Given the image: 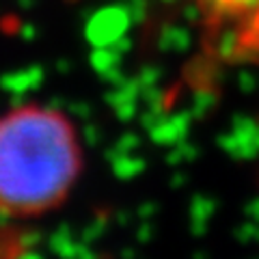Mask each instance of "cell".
Masks as SVG:
<instances>
[{
	"mask_svg": "<svg viewBox=\"0 0 259 259\" xmlns=\"http://www.w3.org/2000/svg\"><path fill=\"white\" fill-rule=\"evenodd\" d=\"M205 18L236 35H250L259 28V0H197Z\"/></svg>",
	"mask_w": 259,
	"mask_h": 259,
	"instance_id": "cell-2",
	"label": "cell"
},
{
	"mask_svg": "<svg viewBox=\"0 0 259 259\" xmlns=\"http://www.w3.org/2000/svg\"><path fill=\"white\" fill-rule=\"evenodd\" d=\"M82 168L80 134L63 110L22 104L0 115V214L32 218L61 207Z\"/></svg>",
	"mask_w": 259,
	"mask_h": 259,
	"instance_id": "cell-1",
	"label": "cell"
}]
</instances>
